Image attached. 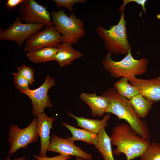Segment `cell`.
<instances>
[{
    "label": "cell",
    "mask_w": 160,
    "mask_h": 160,
    "mask_svg": "<svg viewBox=\"0 0 160 160\" xmlns=\"http://www.w3.org/2000/svg\"><path fill=\"white\" fill-rule=\"evenodd\" d=\"M68 114L76 120L78 126L97 134L102 128L108 125L107 121L111 117V114L109 113H108L101 120L77 116L70 113H68Z\"/></svg>",
    "instance_id": "obj_16"
},
{
    "label": "cell",
    "mask_w": 160,
    "mask_h": 160,
    "mask_svg": "<svg viewBox=\"0 0 160 160\" xmlns=\"http://www.w3.org/2000/svg\"><path fill=\"white\" fill-rule=\"evenodd\" d=\"M24 1V0H7L5 6L9 9H12L21 4Z\"/></svg>",
    "instance_id": "obj_27"
},
{
    "label": "cell",
    "mask_w": 160,
    "mask_h": 160,
    "mask_svg": "<svg viewBox=\"0 0 160 160\" xmlns=\"http://www.w3.org/2000/svg\"><path fill=\"white\" fill-rule=\"evenodd\" d=\"M36 131L40 137V149L39 156L41 157L47 156V152L49 145L51 137V129L52 128V124L55 120L54 117H49L45 113L38 115Z\"/></svg>",
    "instance_id": "obj_13"
},
{
    "label": "cell",
    "mask_w": 160,
    "mask_h": 160,
    "mask_svg": "<svg viewBox=\"0 0 160 160\" xmlns=\"http://www.w3.org/2000/svg\"><path fill=\"white\" fill-rule=\"evenodd\" d=\"M47 152H52L69 156H74L81 158L83 160H91V154L82 150L76 146L73 142L68 138L60 137L52 134Z\"/></svg>",
    "instance_id": "obj_11"
},
{
    "label": "cell",
    "mask_w": 160,
    "mask_h": 160,
    "mask_svg": "<svg viewBox=\"0 0 160 160\" xmlns=\"http://www.w3.org/2000/svg\"><path fill=\"white\" fill-rule=\"evenodd\" d=\"M110 137L112 145L116 146L113 155L124 154L127 160L140 156L151 144L149 140L137 134L127 124L122 123L114 127Z\"/></svg>",
    "instance_id": "obj_1"
},
{
    "label": "cell",
    "mask_w": 160,
    "mask_h": 160,
    "mask_svg": "<svg viewBox=\"0 0 160 160\" xmlns=\"http://www.w3.org/2000/svg\"><path fill=\"white\" fill-rule=\"evenodd\" d=\"M140 156L141 160H160V144L153 141Z\"/></svg>",
    "instance_id": "obj_22"
},
{
    "label": "cell",
    "mask_w": 160,
    "mask_h": 160,
    "mask_svg": "<svg viewBox=\"0 0 160 160\" xmlns=\"http://www.w3.org/2000/svg\"><path fill=\"white\" fill-rule=\"evenodd\" d=\"M57 7H64L68 9L72 12L73 11V6L75 4L86 2V0H54Z\"/></svg>",
    "instance_id": "obj_25"
},
{
    "label": "cell",
    "mask_w": 160,
    "mask_h": 160,
    "mask_svg": "<svg viewBox=\"0 0 160 160\" xmlns=\"http://www.w3.org/2000/svg\"><path fill=\"white\" fill-rule=\"evenodd\" d=\"M102 95L110 102L105 113H113L119 119L125 120L137 134L150 140L151 135L146 122L139 117L128 99L120 94L113 87L107 89Z\"/></svg>",
    "instance_id": "obj_2"
},
{
    "label": "cell",
    "mask_w": 160,
    "mask_h": 160,
    "mask_svg": "<svg viewBox=\"0 0 160 160\" xmlns=\"http://www.w3.org/2000/svg\"><path fill=\"white\" fill-rule=\"evenodd\" d=\"M129 101L139 117L145 118L152 108L153 102L148 100L140 94L131 98Z\"/></svg>",
    "instance_id": "obj_20"
},
{
    "label": "cell",
    "mask_w": 160,
    "mask_h": 160,
    "mask_svg": "<svg viewBox=\"0 0 160 160\" xmlns=\"http://www.w3.org/2000/svg\"><path fill=\"white\" fill-rule=\"evenodd\" d=\"M17 72L23 76L32 85L35 82L34 70L31 67L23 64L17 68Z\"/></svg>",
    "instance_id": "obj_24"
},
{
    "label": "cell",
    "mask_w": 160,
    "mask_h": 160,
    "mask_svg": "<svg viewBox=\"0 0 160 160\" xmlns=\"http://www.w3.org/2000/svg\"><path fill=\"white\" fill-rule=\"evenodd\" d=\"M76 160H83V159L80 157H77Z\"/></svg>",
    "instance_id": "obj_29"
},
{
    "label": "cell",
    "mask_w": 160,
    "mask_h": 160,
    "mask_svg": "<svg viewBox=\"0 0 160 160\" xmlns=\"http://www.w3.org/2000/svg\"><path fill=\"white\" fill-rule=\"evenodd\" d=\"M128 81V78L121 77L115 82L114 86L120 94L129 100L139 93Z\"/></svg>",
    "instance_id": "obj_21"
},
{
    "label": "cell",
    "mask_w": 160,
    "mask_h": 160,
    "mask_svg": "<svg viewBox=\"0 0 160 160\" xmlns=\"http://www.w3.org/2000/svg\"><path fill=\"white\" fill-rule=\"evenodd\" d=\"M112 54L108 52L101 61L105 70L113 77L129 78L144 74L147 70L148 63L146 58L135 59L131 53V50L121 60L116 61L111 57Z\"/></svg>",
    "instance_id": "obj_3"
},
{
    "label": "cell",
    "mask_w": 160,
    "mask_h": 160,
    "mask_svg": "<svg viewBox=\"0 0 160 160\" xmlns=\"http://www.w3.org/2000/svg\"><path fill=\"white\" fill-rule=\"evenodd\" d=\"M13 83L15 88L19 91L28 89L29 83L23 76L18 72L12 73Z\"/></svg>",
    "instance_id": "obj_23"
},
{
    "label": "cell",
    "mask_w": 160,
    "mask_h": 160,
    "mask_svg": "<svg viewBox=\"0 0 160 160\" xmlns=\"http://www.w3.org/2000/svg\"><path fill=\"white\" fill-rule=\"evenodd\" d=\"M55 79L47 75L44 83L39 87L34 90L29 89L20 92L28 96L31 100L32 113L35 117L44 113L45 108H51L53 105L51 102L48 92L49 89L55 85Z\"/></svg>",
    "instance_id": "obj_8"
},
{
    "label": "cell",
    "mask_w": 160,
    "mask_h": 160,
    "mask_svg": "<svg viewBox=\"0 0 160 160\" xmlns=\"http://www.w3.org/2000/svg\"><path fill=\"white\" fill-rule=\"evenodd\" d=\"M19 14L25 23L42 24L46 27L53 25L47 7L33 0H24L20 4Z\"/></svg>",
    "instance_id": "obj_9"
},
{
    "label": "cell",
    "mask_w": 160,
    "mask_h": 160,
    "mask_svg": "<svg viewBox=\"0 0 160 160\" xmlns=\"http://www.w3.org/2000/svg\"><path fill=\"white\" fill-rule=\"evenodd\" d=\"M29 160H37L36 159H30Z\"/></svg>",
    "instance_id": "obj_30"
},
{
    "label": "cell",
    "mask_w": 160,
    "mask_h": 160,
    "mask_svg": "<svg viewBox=\"0 0 160 160\" xmlns=\"http://www.w3.org/2000/svg\"><path fill=\"white\" fill-rule=\"evenodd\" d=\"M98 134V141L95 146L101 154L104 160H115L110 137L107 134L105 127L102 128Z\"/></svg>",
    "instance_id": "obj_19"
},
{
    "label": "cell",
    "mask_w": 160,
    "mask_h": 160,
    "mask_svg": "<svg viewBox=\"0 0 160 160\" xmlns=\"http://www.w3.org/2000/svg\"><path fill=\"white\" fill-rule=\"evenodd\" d=\"M27 159L25 157L23 156L12 159L11 158L10 155H9L4 160H26Z\"/></svg>",
    "instance_id": "obj_28"
},
{
    "label": "cell",
    "mask_w": 160,
    "mask_h": 160,
    "mask_svg": "<svg viewBox=\"0 0 160 160\" xmlns=\"http://www.w3.org/2000/svg\"><path fill=\"white\" fill-rule=\"evenodd\" d=\"M51 21L56 31L61 35L63 42L76 44L85 35L84 24L73 13L68 16L60 9L50 13Z\"/></svg>",
    "instance_id": "obj_5"
},
{
    "label": "cell",
    "mask_w": 160,
    "mask_h": 160,
    "mask_svg": "<svg viewBox=\"0 0 160 160\" xmlns=\"http://www.w3.org/2000/svg\"><path fill=\"white\" fill-rule=\"evenodd\" d=\"M57 52V47H47L28 52L26 56L34 63H44L54 60Z\"/></svg>",
    "instance_id": "obj_18"
},
{
    "label": "cell",
    "mask_w": 160,
    "mask_h": 160,
    "mask_svg": "<svg viewBox=\"0 0 160 160\" xmlns=\"http://www.w3.org/2000/svg\"><path fill=\"white\" fill-rule=\"evenodd\" d=\"M36 118H34L26 127L20 128L16 124L10 126L8 134V142L10 145L9 154L11 155L21 148H25L28 145L36 142L39 136L36 129Z\"/></svg>",
    "instance_id": "obj_6"
},
{
    "label": "cell",
    "mask_w": 160,
    "mask_h": 160,
    "mask_svg": "<svg viewBox=\"0 0 160 160\" xmlns=\"http://www.w3.org/2000/svg\"><path fill=\"white\" fill-rule=\"evenodd\" d=\"M62 41L61 35L51 25L29 37L25 43L24 50L28 52L45 47H56Z\"/></svg>",
    "instance_id": "obj_10"
},
{
    "label": "cell",
    "mask_w": 160,
    "mask_h": 160,
    "mask_svg": "<svg viewBox=\"0 0 160 160\" xmlns=\"http://www.w3.org/2000/svg\"><path fill=\"white\" fill-rule=\"evenodd\" d=\"M96 31L109 52L115 55H126L131 50L127 38L124 11L121 12L117 24L111 26L108 30L98 25Z\"/></svg>",
    "instance_id": "obj_4"
},
{
    "label": "cell",
    "mask_w": 160,
    "mask_h": 160,
    "mask_svg": "<svg viewBox=\"0 0 160 160\" xmlns=\"http://www.w3.org/2000/svg\"><path fill=\"white\" fill-rule=\"evenodd\" d=\"M61 124L71 132L72 136L66 138L74 142L76 141H82L88 144L96 145L98 140V134L90 132L85 129H79L64 122Z\"/></svg>",
    "instance_id": "obj_17"
},
{
    "label": "cell",
    "mask_w": 160,
    "mask_h": 160,
    "mask_svg": "<svg viewBox=\"0 0 160 160\" xmlns=\"http://www.w3.org/2000/svg\"><path fill=\"white\" fill-rule=\"evenodd\" d=\"M33 157L37 160H68L71 158V156L59 154L52 157H41L37 155L34 154Z\"/></svg>",
    "instance_id": "obj_26"
},
{
    "label": "cell",
    "mask_w": 160,
    "mask_h": 160,
    "mask_svg": "<svg viewBox=\"0 0 160 160\" xmlns=\"http://www.w3.org/2000/svg\"><path fill=\"white\" fill-rule=\"evenodd\" d=\"M128 79L130 84L146 99L153 102L160 101V77L148 79L136 77Z\"/></svg>",
    "instance_id": "obj_12"
},
{
    "label": "cell",
    "mask_w": 160,
    "mask_h": 160,
    "mask_svg": "<svg viewBox=\"0 0 160 160\" xmlns=\"http://www.w3.org/2000/svg\"><path fill=\"white\" fill-rule=\"evenodd\" d=\"M80 98L90 107L94 117L103 116L108 108L110 102L103 95H97L96 93H89L82 92Z\"/></svg>",
    "instance_id": "obj_14"
},
{
    "label": "cell",
    "mask_w": 160,
    "mask_h": 160,
    "mask_svg": "<svg viewBox=\"0 0 160 160\" xmlns=\"http://www.w3.org/2000/svg\"><path fill=\"white\" fill-rule=\"evenodd\" d=\"M21 20V17L17 16L8 28L1 30L0 40L13 41L21 47L25 39L41 30L44 26L42 24L24 23Z\"/></svg>",
    "instance_id": "obj_7"
},
{
    "label": "cell",
    "mask_w": 160,
    "mask_h": 160,
    "mask_svg": "<svg viewBox=\"0 0 160 160\" xmlns=\"http://www.w3.org/2000/svg\"><path fill=\"white\" fill-rule=\"evenodd\" d=\"M56 47L57 52L54 60L61 67L71 65L73 60L83 56L80 52L74 49L71 43L63 42Z\"/></svg>",
    "instance_id": "obj_15"
}]
</instances>
